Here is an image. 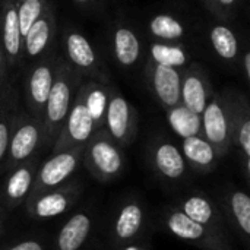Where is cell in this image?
<instances>
[{
  "mask_svg": "<svg viewBox=\"0 0 250 250\" xmlns=\"http://www.w3.org/2000/svg\"><path fill=\"white\" fill-rule=\"evenodd\" d=\"M85 78L76 72L60 54L54 82L42 117V148H51L75 100L76 91Z\"/></svg>",
  "mask_w": 250,
  "mask_h": 250,
  "instance_id": "6da1fadb",
  "label": "cell"
},
{
  "mask_svg": "<svg viewBox=\"0 0 250 250\" xmlns=\"http://www.w3.org/2000/svg\"><path fill=\"white\" fill-rule=\"evenodd\" d=\"M59 60L60 53L53 50L42 59L32 62L22 69L23 110L41 123Z\"/></svg>",
  "mask_w": 250,
  "mask_h": 250,
  "instance_id": "7a4b0ae2",
  "label": "cell"
},
{
  "mask_svg": "<svg viewBox=\"0 0 250 250\" xmlns=\"http://www.w3.org/2000/svg\"><path fill=\"white\" fill-rule=\"evenodd\" d=\"M64 60L85 79L110 85V72L89 40L73 26H66L62 38Z\"/></svg>",
  "mask_w": 250,
  "mask_h": 250,
  "instance_id": "3957f363",
  "label": "cell"
},
{
  "mask_svg": "<svg viewBox=\"0 0 250 250\" xmlns=\"http://www.w3.org/2000/svg\"><path fill=\"white\" fill-rule=\"evenodd\" d=\"M82 163L94 179L104 183L117 179L125 166L120 146L114 144L104 127L95 130L83 146Z\"/></svg>",
  "mask_w": 250,
  "mask_h": 250,
  "instance_id": "277c9868",
  "label": "cell"
},
{
  "mask_svg": "<svg viewBox=\"0 0 250 250\" xmlns=\"http://www.w3.org/2000/svg\"><path fill=\"white\" fill-rule=\"evenodd\" d=\"M202 136L212 145L218 158L231 149V89L214 92L202 114Z\"/></svg>",
  "mask_w": 250,
  "mask_h": 250,
  "instance_id": "5b68a950",
  "label": "cell"
},
{
  "mask_svg": "<svg viewBox=\"0 0 250 250\" xmlns=\"http://www.w3.org/2000/svg\"><path fill=\"white\" fill-rule=\"evenodd\" d=\"M40 148H42V123L31 117L23 107H21L13 119L3 170L10 171L16 166L29 161Z\"/></svg>",
  "mask_w": 250,
  "mask_h": 250,
  "instance_id": "8992f818",
  "label": "cell"
},
{
  "mask_svg": "<svg viewBox=\"0 0 250 250\" xmlns=\"http://www.w3.org/2000/svg\"><path fill=\"white\" fill-rule=\"evenodd\" d=\"M95 130L97 127L86 108L85 92L81 83L76 91L72 107L69 110V114L51 146V151L60 152L64 149L76 148V146H85Z\"/></svg>",
  "mask_w": 250,
  "mask_h": 250,
  "instance_id": "52a82bcc",
  "label": "cell"
},
{
  "mask_svg": "<svg viewBox=\"0 0 250 250\" xmlns=\"http://www.w3.org/2000/svg\"><path fill=\"white\" fill-rule=\"evenodd\" d=\"M82 152L83 146L53 152V155L37 168L35 179L26 201L38 196L45 190L62 186L82 163Z\"/></svg>",
  "mask_w": 250,
  "mask_h": 250,
  "instance_id": "ba28073f",
  "label": "cell"
},
{
  "mask_svg": "<svg viewBox=\"0 0 250 250\" xmlns=\"http://www.w3.org/2000/svg\"><path fill=\"white\" fill-rule=\"evenodd\" d=\"M104 129L117 146H129L138 133L136 108L116 89H108Z\"/></svg>",
  "mask_w": 250,
  "mask_h": 250,
  "instance_id": "9c48e42d",
  "label": "cell"
},
{
  "mask_svg": "<svg viewBox=\"0 0 250 250\" xmlns=\"http://www.w3.org/2000/svg\"><path fill=\"white\" fill-rule=\"evenodd\" d=\"M166 226L177 239L192 243L204 250H231L227 236L215 233L190 220L180 209H170L166 214Z\"/></svg>",
  "mask_w": 250,
  "mask_h": 250,
  "instance_id": "30bf717a",
  "label": "cell"
},
{
  "mask_svg": "<svg viewBox=\"0 0 250 250\" xmlns=\"http://www.w3.org/2000/svg\"><path fill=\"white\" fill-rule=\"evenodd\" d=\"M0 42L7 67L16 78L23 69V37L18 22V0H0Z\"/></svg>",
  "mask_w": 250,
  "mask_h": 250,
  "instance_id": "8fae6325",
  "label": "cell"
},
{
  "mask_svg": "<svg viewBox=\"0 0 250 250\" xmlns=\"http://www.w3.org/2000/svg\"><path fill=\"white\" fill-rule=\"evenodd\" d=\"M57 22L51 3L47 4L38 19L23 35V67L37 62L54 50Z\"/></svg>",
  "mask_w": 250,
  "mask_h": 250,
  "instance_id": "7c38bea8",
  "label": "cell"
},
{
  "mask_svg": "<svg viewBox=\"0 0 250 250\" xmlns=\"http://www.w3.org/2000/svg\"><path fill=\"white\" fill-rule=\"evenodd\" d=\"M145 75L148 86L158 101V104L168 110L180 103V86H182V70L164 64H158L148 59Z\"/></svg>",
  "mask_w": 250,
  "mask_h": 250,
  "instance_id": "4fadbf2b",
  "label": "cell"
},
{
  "mask_svg": "<svg viewBox=\"0 0 250 250\" xmlns=\"http://www.w3.org/2000/svg\"><path fill=\"white\" fill-rule=\"evenodd\" d=\"M214 89L209 78L198 63L190 64L186 70H182L180 103L196 114H202L205 105L212 97Z\"/></svg>",
  "mask_w": 250,
  "mask_h": 250,
  "instance_id": "5bb4252c",
  "label": "cell"
},
{
  "mask_svg": "<svg viewBox=\"0 0 250 250\" xmlns=\"http://www.w3.org/2000/svg\"><path fill=\"white\" fill-rule=\"evenodd\" d=\"M76 196L78 190L73 186H59L26 201V211L35 220L54 218L69 211Z\"/></svg>",
  "mask_w": 250,
  "mask_h": 250,
  "instance_id": "9a60e30c",
  "label": "cell"
},
{
  "mask_svg": "<svg viewBox=\"0 0 250 250\" xmlns=\"http://www.w3.org/2000/svg\"><path fill=\"white\" fill-rule=\"evenodd\" d=\"M231 145L239 148L245 171L249 177L250 170V104L242 92L231 91Z\"/></svg>",
  "mask_w": 250,
  "mask_h": 250,
  "instance_id": "2e32d148",
  "label": "cell"
},
{
  "mask_svg": "<svg viewBox=\"0 0 250 250\" xmlns=\"http://www.w3.org/2000/svg\"><path fill=\"white\" fill-rule=\"evenodd\" d=\"M226 223H229L239 239L249 246L250 239V198L243 190L233 189L221 198L218 207Z\"/></svg>",
  "mask_w": 250,
  "mask_h": 250,
  "instance_id": "e0dca14e",
  "label": "cell"
},
{
  "mask_svg": "<svg viewBox=\"0 0 250 250\" xmlns=\"http://www.w3.org/2000/svg\"><path fill=\"white\" fill-rule=\"evenodd\" d=\"M37 168L38 160L34 157L7 171L9 174L3 183V201L9 209L18 208L23 201H26L35 179Z\"/></svg>",
  "mask_w": 250,
  "mask_h": 250,
  "instance_id": "ac0fdd59",
  "label": "cell"
},
{
  "mask_svg": "<svg viewBox=\"0 0 250 250\" xmlns=\"http://www.w3.org/2000/svg\"><path fill=\"white\" fill-rule=\"evenodd\" d=\"M180 211L188 215L190 220L199 223L201 226L227 236L226 227L227 223L220 211V208L205 195L202 193H192L182 199Z\"/></svg>",
  "mask_w": 250,
  "mask_h": 250,
  "instance_id": "d6986e66",
  "label": "cell"
},
{
  "mask_svg": "<svg viewBox=\"0 0 250 250\" xmlns=\"http://www.w3.org/2000/svg\"><path fill=\"white\" fill-rule=\"evenodd\" d=\"M111 50L120 67L132 69L142 57V42L139 34L129 25L119 22L111 31Z\"/></svg>",
  "mask_w": 250,
  "mask_h": 250,
  "instance_id": "ffe728a7",
  "label": "cell"
},
{
  "mask_svg": "<svg viewBox=\"0 0 250 250\" xmlns=\"http://www.w3.org/2000/svg\"><path fill=\"white\" fill-rule=\"evenodd\" d=\"M151 161L155 171L166 180H182L188 164L182 151L170 141H157L151 148Z\"/></svg>",
  "mask_w": 250,
  "mask_h": 250,
  "instance_id": "44dd1931",
  "label": "cell"
},
{
  "mask_svg": "<svg viewBox=\"0 0 250 250\" xmlns=\"http://www.w3.org/2000/svg\"><path fill=\"white\" fill-rule=\"evenodd\" d=\"M92 230V218L86 211H76L60 229L56 240L57 250H81Z\"/></svg>",
  "mask_w": 250,
  "mask_h": 250,
  "instance_id": "7402d4cb",
  "label": "cell"
},
{
  "mask_svg": "<svg viewBox=\"0 0 250 250\" xmlns=\"http://www.w3.org/2000/svg\"><path fill=\"white\" fill-rule=\"evenodd\" d=\"M182 154L186 164L198 173H211L220 160L212 145L202 135L185 138L182 144Z\"/></svg>",
  "mask_w": 250,
  "mask_h": 250,
  "instance_id": "603a6c76",
  "label": "cell"
},
{
  "mask_svg": "<svg viewBox=\"0 0 250 250\" xmlns=\"http://www.w3.org/2000/svg\"><path fill=\"white\" fill-rule=\"evenodd\" d=\"M145 212L144 208L138 202H127L125 204L114 220L113 233L119 243H130L133 242L144 229Z\"/></svg>",
  "mask_w": 250,
  "mask_h": 250,
  "instance_id": "cb8c5ba5",
  "label": "cell"
},
{
  "mask_svg": "<svg viewBox=\"0 0 250 250\" xmlns=\"http://www.w3.org/2000/svg\"><path fill=\"white\" fill-rule=\"evenodd\" d=\"M21 107V95L16 86L10 88L0 97V171L6 163L13 119Z\"/></svg>",
  "mask_w": 250,
  "mask_h": 250,
  "instance_id": "d4e9b609",
  "label": "cell"
},
{
  "mask_svg": "<svg viewBox=\"0 0 250 250\" xmlns=\"http://www.w3.org/2000/svg\"><path fill=\"white\" fill-rule=\"evenodd\" d=\"M167 122L173 132L179 135L182 139L189 136H199L202 135V117L186 108L183 104L174 105L166 110Z\"/></svg>",
  "mask_w": 250,
  "mask_h": 250,
  "instance_id": "484cf974",
  "label": "cell"
},
{
  "mask_svg": "<svg viewBox=\"0 0 250 250\" xmlns=\"http://www.w3.org/2000/svg\"><path fill=\"white\" fill-rule=\"evenodd\" d=\"M82 88L85 92L86 108L95 123L97 130H100L104 127V116H105V108H107L110 85H104L91 79H83Z\"/></svg>",
  "mask_w": 250,
  "mask_h": 250,
  "instance_id": "4316f807",
  "label": "cell"
},
{
  "mask_svg": "<svg viewBox=\"0 0 250 250\" xmlns=\"http://www.w3.org/2000/svg\"><path fill=\"white\" fill-rule=\"evenodd\" d=\"M209 41L214 51L227 63H234L240 59V44L236 34L227 25H215L211 28Z\"/></svg>",
  "mask_w": 250,
  "mask_h": 250,
  "instance_id": "83f0119b",
  "label": "cell"
},
{
  "mask_svg": "<svg viewBox=\"0 0 250 250\" xmlns=\"http://www.w3.org/2000/svg\"><path fill=\"white\" fill-rule=\"evenodd\" d=\"M148 29L157 41L177 42L186 37V28L182 21L168 13H158L148 22Z\"/></svg>",
  "mask_w": 250,
  "mask_h": 250,
  "instance_id": "f1b7e54d",
  "label": "cell"
},
{
  "mask_svg": "<svg viewBox=\"0 0 250 250\" xmlns=\"http://www.w3.org/2000/svg\"><path fill=\"white\" fill-rule=\"evenodd\" d=\"M149 59L158 64L180 69L188 63L189 56L180 42L155 41L149 45Z\"/></svg>",
  "mask_w": 250,
  "mask_h": 250,
  "instance_id": "f546056e",
  "label": "cell"
},
{
  "mask_svg": "<svg viewBox=\"0 0 250 250\" xmlns=\"http://www.w3.org/2000/svg\"><path fill=\"white\" fill-rule=\"evenodd\" d=\"M47 0H21L18 1V22L22 37L26 34L29 26L38 19V16L47 7Z\"/></svg>",
  "mask_w": 250,
  "mask_h": 250,
  "instance_id": "4dcf8cb0",
  "label": "cell"
},
{
  "mask_svg": "<svg viewBox=\"0 0 250 250\" xmlns=\"http://www.w3.org/2000/svg\"><path fill=\"white\" fill-rule=\"evenodd\" d=\"M204 3L208 10L214 13L220 21L229 22L234 18L242 0H204Z\"/></svg>",
  "mask_w": 250,
  "mask_h": 250,
  "instance_id": "1f68e13d",
  "label": "cell"
},
{
  "mask_svg": "<svg viewBox=\"0 0 250 250\" xmlns=\"http://www.w3.org/2000/svg\"><path fill=\"white\" fill-rule=\"evenodd\" d=\"M13 86H16V78L10 73L9 67H7L6 56H4V51H3V47L0 42V97Z\"/></svg>",
  "mask_w": 250,
  "mask_h": 250,
  "instance_id": "d6a6232c",
  "label": "cell"
},
{
  "mask_svg": "<svg viewBox=\"0 0 250 250\" xmlns=\"http://www.w3.org/2000/svg\"><path fill=\"white\" fill-rule=\"evenodd\" d=\"M6 250H45L42 242L40 240H35V239H29V240H25V242H21L12 248Z\"/></svg>",
  "mask_w": 250,
  "mask_h": 250,
  "instance_id": "836d02e7",
  "label": "cell"
},
{
  "mask_svg": "<svg viewBox=\"0 0 250 250\" xmlns=\"http://www.w3.org/2000/svg\"><path fill=\"white\" fill-rule=\"evenodd\" d=\"M242 62H243V73H245V78L248 81V83L250 82V53L248 50L243 51V56H242Z\"/></svg>",
  "mask_w": 250,
  "mask_h": 250,
  "instance_id": "e575fe53",
  "label": "cell"
},
{
  "mask_svg": "<svg viewBox=\"0 0 250 250\" xmlns=\"http://www.w3.org/2000/svg\"><path fill=\"white\" fill-rule=\"evenodd\" d=\"M75 3H78V4H82V6H88V4H91L94 0H73Z\"/></svg>",
  "mask_w": 250,
  "mask_h": 250,
  "instance_id": "d590c367",
  "label": "cell"
},
{
  "mask_svg": "<svg viewBox=\"0 0 250 250\" xmlns=\"http://www.w3.org/2000/svg\"><path fill=\"white\" fill-rule=\"evenodd\" d=\"M0 233H1V223H0Z\"/></svg>",
  "mask_w": 250,
  "mask_h": 250,
  "instance_id": "8d00e7d4",
  "label": "cell"
},
{
  "mask_svg": "<svg viewBox=\"0 0 250 250\" xmlns=\"http://www.w3.org/2000/svg\"><path fill=\"white\" fill-rule=\"evenodd\" d=\"M18 1H21V0H18Z\"/></svg>",
  "mask_w": 250,
  "mask_h": 250,
  "instance_id": "74e56055",
  "label": "cell"
}]
</instances>
